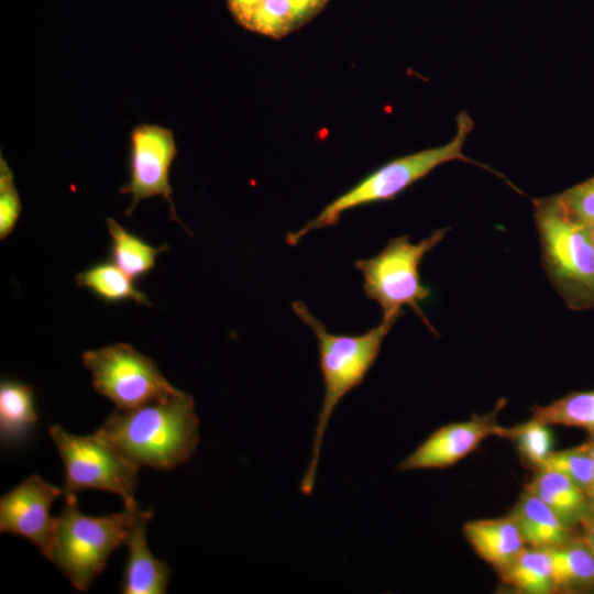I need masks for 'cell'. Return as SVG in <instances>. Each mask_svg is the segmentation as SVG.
Segmentation results:
<instances>
[{
  "label": "cell",
  "mask_w": 594,
  "mask_h": 594,
  "mask_svg": "<svg viewBox=\"0 0 594 594\" xmlns=\"http://www.w3.org/2000/svg\"><path fill=\"white\" fill-rule=\"evenodd\" d=\"M198 428L195 400L179 391L134 409L114 410L94 435L139 469L170 470L196 451Z\"/></svg>",
  "instance_id": "obj_1"
},
{
  "label": "cell",
  "mask_w": 594,
  "mask_h": 594,
  "mask_svg": "<svg viewBox=\"0 0 594 594\" xmlns=\"http://www.w3.org/2000/svg\"><path fill=\"white\" fill-rule=\"evenodd\" d=\"M292 308L318 340L319 367L324 385V395L315 427L311 458L300 483L301 493L310 495L315 487L321 446L330 419L344 396L362 384L377 359L384 339L398 319H382L378 326L362 334L344 336L330 333L326 324L311 314L305 302L294 301Z\"/></svg>",
  "instance_id": "obj_2"
},
{
  "label": "cell",
  "mask_w": 594,
  "mask_h": 594,
  "mask_svg": "<svg viewBox=\"0 0 594 594\" xmlns=\"http://www.w3.org/2000/svg\"><path fill=\"white\" fill-rule=\"evenodd\" d=\"M457 131L453 139L441 146L419 151L395 158L371 173L354 187L336 198L307 224L286 234L289 245H297L309 232L336 226L343 212L373 202L392 200L410 185L427 176L438 166L461 161L480 166L498 177H505L490 166L468 157L463 146L474 128V121L465 111L455 119Z\"/></svg>",
  "instance_id": "obj_3"
},
{
  "label": "cell",
  "mask_w": 594,
  "mask_h": 594,
  "mask_svg": "<svg viewBox=\"0 0 594 594\" xmlns=\"http://www.w3.org/2000/svg\"><path fill=\"white\" fill-rule=\"evenodd\" d=\"M543 270L566 305L594 307V241L590 227L564 215L551 197L534 200Z\"/></svg>",
  "instance_id": "obj_4"
},
{
  "label": "cell",
  "mask_w": 594,
  "mask_h": 594,
  "mask_svg": "<svg viewBox=\"0 0 594 594\" xmlns=\"http://www.w3.org/2000/svg\"><path fill=\"white\" fill-rule=\"evenodd\" d=\"M90 517L76 497H65L57 517L52 560L79 591L89 590L111 553L125 543L136 509Z\"/></svg>",
  "instance_id": "obj_5"
},
{
  "label": "cell",
  "mask_w": 594,
  "mask_h": 594,
  "mask_svg": "<svg viewBox=\"0 0 594 594\" xmlns=\"http://www.w3.org/2000/svg\"><path fill=\"white\" fill-rule=\"evenodd\" d=\"M448 231V228L437 229L416 243L408 235H399L391 239L377 255L354 262L363 275L364 295L378 304L382 319H398L403 315L402 307L408 306L435 332L420 308L431 290L422 284L419 266Z\"/></svg>",
  "instance_id": "obj_6"
},
{
  "label": "cell",
  "mask_w": 594,
  "mask_h": 594,
  "mask_svg": "<svg viewBox=\"0 0 594 594\" xmlns=\"http://www.w3.org/2000/svg\"><path fill=\"white\" fill-rule=\"evenodd\" d=\"M50 436L64 463L65 497H76L81 490L98 488L121 496L124 508L138 507L134 499L138 466L94 433L77 436L55 425L50 428Z\"/></svg>",
  "instance_id": "obj_7"
},
{
  "label": "cell",
  "mask_w": 594,
  "mask_h": 594,
  "mask_svg": "<svg viewBox=\"0 0 594 594\" xmlns=\"http://www.w3.org/2000/svg\"><path fill=\"white\" fill-rule=\"evenodd\" d=\"M95 389L117 409L129 410L165 399L180 389L161 373L154 360L127 343H114L81 354Z\"/></svg>",
  "instance_id": "obj_8"
},
{
  "label": "cell",
  "mask_w": 594,
  "mask_h": 594,
  "mask_svg": "<svg viewBox=\"0 0 594 594\" xmlns=\"http://www.w3.org/2000/svg\"><path fill=\"white\" fill-rule=\"evenodd\" d=\"M176 154L172 130L148 123L134 127L130 133V177L119 193L132 197L127 216L135 210L141 200L155 196L163 197L168 202L170 219L190 233L177 217L169 184V170Z\"/></svg>",
  "instance_id": "obj_9"
},
{
  "label": "cell",
  "mask_w": 594,
  "mask_h": 594,
  "mask_svg": "<svg viewBox=\"0 0 594 594\" xmlns=\"http://www.w3.org/2000/svg\"><path fill=\"white\" fill-rule=\"evenodd\" d=\"M63 490L38 475H31L0 499V531H10L32 541L52 560L57 517L51 506Z\"/></svg>",
  "instance_id": "obj_10"
},
{
  "label": "cell",
  "mask_w": 594,
  "mask_h": 594,
  "mask_svg": "<svg viewBox=\"0 0 594 594\" xmlns=\"http://www.w3.org/2000/svg\"><path fill=\"white\" fill-rule=\"evenodd\" d=\"M505 402L501 399L494 411L471 419L440 427L427 437L399 464L398 471L449 468L472 451L486 438H505L506 429L497 421V414Z\"/></svg>",
  "instance_id": "obj_11"
},
{
  "label": "cell",
  "mask_w": 594,
  "mask_h": 594,
  "mask_svg": "<svg viewBox=\"0 0 594 594\" xmlns=\"http://www.w3.org/2000/svg\"><path fill=\"white\" fill-rule=\"evenodd\" d=\"M153 510L134 514L125 544L128 561L124 569L122 593L124 594H164L170 576V568L157 560L146 542V527L153 518Z\"/></svg>",
  "instance_id": "obj_12"
},
{
  "label": "cell",
  "mask_w": 594,
  "mask_h": 594,
  "mask_svg": "<svg viewBox=\"0 0 594 594\" xmlns=\"http://www.w3.org/2000/svg\"><path fill=\"white\" fill-rule=\"evenodd\" d=\"M464 536L476 554L498 571L508 566L526 548L514 519L508 517L468 521Z\"/></svg>",
  "instance_id": "obj_13"
},
{
  "label": "cell",
  "mask_w": 594,
  "mask_h": 594,
  "mask_svg": "<svg viewBox=\"0 0 594 594\" xmlns=\"http://www.w3.org/2000/svg\"><path fill=\"white\" fill-rule=\"evenodd\" d=\"M527 491L542 499L568 528L583 525L594 515V505L588 495L556 471L536 470Z\"/></svg>",
  "instance_id": "obj_14"
},
{
  "label": "cell",
  "mask_w": 594,
  "mask_h": 594,
  "mask_svg": "<svg viewBox=\"0 0 594 594\" xmlns=\"http://www.w3.org/2000/svg\"><path fill=\"white\" fill-rule=\"evenodd\" d=\"M509 516L529 547L550 549L571 541L570 528L542 499L529 491L520 496Z\"/></svg>",
  "instance_id": "obj_15"
},
{
  "label": "cell",
  "mask_w": 594,
  "mask_h": 594,
  "mask_svg": "<svg viewBox=\"0 0 594 594\" xmlns=\"http://www.w3.org/2000/svg\"><path fill=\"white\" fill-rule=\"evenodd\" d=\"M37 421L33 388L13 380L0 383V439L7 447L22 442Z\"/></svg>",
  "instance_id": "obj_16"
},
{
  "label": "cell",
  "mask_w": 594,
  "mask_h": 594,
  "mask_svg": "<svg viewBox=\"0 0 594 594\" xmlns=\"http://www.w3.org/2000/svg\"><path fill=\"white\" fill-rule=\"evenodd\" d=\"M107 227L111 262L134 280L147 275L156 266V257L168 250V245H151L111 218Z\"/></svg>",
  "instance_id": "obj_17"
},
{
  "label": "cell",
  "mask_w": 594,
  "mask_h": 594,
  "mask_svg": "<svg viewBox=\"0 0 594 594\" xmlns=\"http://www.w3.org/2000/svg\"><path fill=\"white\" fill-rule=\"evenodd\" d=\"M78 287H84L105 302L133 300L151 306L145 293L134 285V279L113 262L103 261L91 265L76 275Z\"/></svg>",
  "instance_id": "obj_18"
},
{
  "label": "cell",
  "mask_w": 594,
  "mask_h": 594,
  "mask_svg": "<svg viewBox=\"0 0 594 594\" xmlns=\"http://www.w3.org/2000/svg\"><path fill=\"white\" fill-rule=\"evenodd\" d=\"M499 572L502 581L518 592L547 594L556 590L548 548L526 547Z\"/></svg>",
  "instance_id": "obj_19"
},
{
  "label": "cell",
  "mask_w": 594,
  "mask_h": 594,
  "mask_svg": "<svg viewBox=\"0 0 594 594\" xmlns=\"http://www.w3.org/2000/svg\"><path fill=\"white\" fill-rule=\"evenodd\" d=\"M554 588L594 584V553L583 541L550 548Z\"/></svg>",
  "instance_id": "obj_20"
},
{
  "label": "cell",
  "mask_w": 594,
  "mask_h": 594,
  "mask_svg": "<svg viewBox=\"0 0 594 594\" xmlns=\"http://www.w3.org/2000/svg\"><path fill=\"white\" fill-rule=\"evenodd\" d=\"M531 418L547 425L578 427L594 435V391L568 394L552 403L531 408Z\"/></svg>",
  "instance_id": "obj_21"
},
{
  "label": "cell",
  "mask_w": 594,
  "mask_h": 594,
  "mask_svg": "<svg viewBox=\"0 0 594 594\" xmlns=\"http://www.w3.org/2000/svg\"><path fill=\"white\" fill-rule=\"evenodd\" d=\"M556 471L563 474L587 495L590 494L594 466L587 442L561 451H551L544 460L536 468Z\"/></svg>",
  "instance_id": "obj_22"
},
{
  "label": "cell",
  "mask_w": 594,
  "mask_h": 594,
  "mask_svg": "<svg viewBox=\"0 0 594 594\" xmlns=\"http://www.w3.org/2000/svg\"><path fill=\"white\" fill-rule=\"evenodd\" d=\"M505 438L516 442L521 458L535 469L552 451L553 436L549 425L535 418L507 428Z\"/></svg>",
  "instance_id": "obj_23"
},
{
  "label": "cell",
  "mask_w": 594,
  "mask_h": 594,
  "mask_svg": "<svg viewBox=\"0 0 594 594\" xmlns=\"http://www.w3.org/2000/svg\"><path fill=\"white\" fill-rule=\"evenodd\" d=\"M289 0H263L251 13L244 25L273 37L286 34L297 22Z\"/></svg>",
  "instance_id": "obj_24"
},
{
  "label": "cell",
  "mask_w": 594,
  "mask_h": 594,
  "mask_svg": "<svg viewBox=\"0 0 594 594\" xmlns=\"http://www.w3.org/2000/svg\"><path fill=\"white\" fill-rule=\"evenodd\" d=\"M551 199L568 217L586 226L594 224V176Z\"/></svg>",
  "instance_id": "obj_25"
},
{
  "label": "cell",
  "mask_w": 594,
  "mask_h": 594,
  "mask_svg": "<svg viewBox=\"0 0 594 594\" xmlns=\"http://www.w3.org/2000/svg\"><path fill=\"white\" fill-rule=\"evenodd\" d=\"M22 211L14 176L3 156L0 157V239L4 240L14 230Z\"/></svg>",
  "instance_id": "obj_26"
},
{
  "label": "cell",
  "mask_w": 594,
  "mask_h": 594,
  "mask_svg": "<svg viewBox=\"0 0 594 594\" xmlns=\"http://www.w3.org/2000/svg\"><path fill=\"white\" fill-rule=\"evenodd\" d=\"M263 0H229V4L240 22L244 24L253 10Z\"/></svg>",
  "instance_id": "obj_27"
},
{
  "label": "cell",
  "mask_w": 594,
  "mask_h": 594,
  "mask_svg": "<svg viewBox=\"0 0 594 594\" xmlns=\"http://www.w3.org/2000/svg\"><path fill=\"white\" fill-rule=\"evenodd\" d=\"M289 2L298 21L321 4L320 0H289Z\"/></svg>",
  "instance_id": "obj_28"
},
{
  "label": "cell",
  "mask_w": 594,
  "mask_h": 594,
  "mask_svg": "<svg viewBox=\"0 0 594 594\" xmlns=\"http://www.w3.org/2000/svg\"><path fill=\"white\" fill-rule=\"evenodd\" d=\"M584 534L582 541L594 553V515L584 524Z\"/></svg>",
  "instance_id": "obj_29"
},
{
  "label": "cell",
  "mask_w": 594,
  "mask_h": 594,
  "mask_svg": "<svg viewBox=\"0 0 594 594\" xmlns=\"http://www.w3.org/2000/svg\"><path fill=\"white\" fill-rule=\"evenodd\" d=\"M587 446L592 455L593 466H594V435H592L591 439L587 441ZM588 497L592 504L594 505V479H593V484H592Z\"/></svg>",
  "instance_id": "obj_30"
},
{
  "label": "cell",
  "mask_w": 594,
  "mask_h": 594,
  "mask_svg": "<svg viewBox=\"0 0 594 594\" xmlns=\"http://www.w3.org/2000/svg\"><path fill=\"white\" fill-rule=\"evenodd\" d=\"M590 227V230H591V235H592V239L594 241V224L593 226H588Z\"/></svg>",
  "instance_id": "obj_31"
},
{
  "label": "cell",
  "mask_w": 594,
  "mask_h": 594,
  "mask_svg": "<svg viewBox=\"0 0 594 594\" xmlns=\"http://www.w3.org/2000/svg\"><path fill=\"white\" fill-rule=\"evenodd\" d=\"M326 0H320L321 3H323Z\"/></svg>",
  "instance_id": "obj_32"
}]
</instances>
